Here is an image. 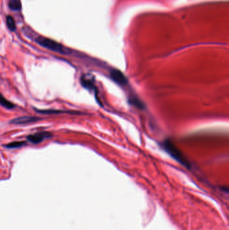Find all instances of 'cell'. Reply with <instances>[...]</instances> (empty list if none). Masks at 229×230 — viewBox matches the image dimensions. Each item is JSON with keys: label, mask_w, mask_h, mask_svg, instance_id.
Instances as JSON below:
<instances>
[{"label": "cell", "mask_w": 229, "mask_h": 230, "mask_svg": "<svg viewBox=\"0 0 229 230\" xmlns=\"http://www.w3.org/2000/svg\"><path fill=\"white\" fill-rule=\"evenodd\" d=\"M162 146L164 148V150L175 160H176L177 161H179V162L181 163V164L186 166V167L188 168L190 167L189 163L188 162L187 159H186L184 156V155L182 154L179 149L172 143L171 140L167 139L164 141L163 142Z\"/></svg>", "instance_id": "cell-1"}, {"label": "cell", "mask_w": 229, "mask_h": 230, "mask_svg": "<svg viewBox=\"0 0 229 230\" xmlns=\"http://www.w3.org/2000/svg\"><path fill=\"white\" fill-rule=\"evenodd\" d=\"M36 41L38 44H39L40 46H43V47L48 49L49 50H51L54 52H57L61 54H67V51L66 50L65 48L61 44L58 43V42L54 41L50 38L39 36L38 37Z\"/></svg>", "instance_id": "cell-2"}, {"label": "cell", "mask_w": 229, "mask_h": 230, "mask_svg": "<svg viewBox=\"0 0 229 230\" xmlns=\"http://www.w3.org/2000/svg\"><path fill=\"white\" fill-rule=\"evenodd\" d=\"M42 120V118L38 117H31V116H24L16 118L14 119H12L10 121V124L16 125H27L30 123L36 122L38 121H40Z\"/></svg>", "instance_id": "cell-3"}, {"label": "cell", "mask_w": 229, "mask_h": 230, "mask_svg": "<svg viewBox=\"0 0 229 230\" xmlns=\"http://www.w3.org/2000/svg\"><path fill=\"white\" fill-rule=\"evenodd\" d=\"M53 137L52 133H49V132H40V133H37L35 134L30 135L26 137L27 140L32 143L38 144L40 143L42 141L46 139V138H51Z\"/></svg>", "instance_id": "cell-4"}, {"label": "cell", "mask_w": 229, "mask_h": 230, "mask_svg": "<svg viewBox=\"0 0 229 230\" xmlns=\"http://www.w3.org/2000/svg\"><path fill=\"white\" fill-rule=\"evenodd\" d=\"M110 78L114 82L119 85H122V86L126 85L128 83L126 77L121 71L118 69H112L110 71Z\"/></svg>", "instance_id": "cell-5"}, {"label": "cell", "mask_w": 229, "mask_h": 230, "mask_svg": "<svg viewBox=\"0 0 229 230\" xmlns=\"http://www.w3.org/2000/svg\"><path fill=\"white\" fill-rule=\"evenodd\" d=\"M81 84L82 86L89 89H95L94 78L91 75H83L81 78Z\"/></svg>", "instance_id": "cell-6"}, {"label": "cell", "mask_w": 229, "mask_h": 230, "mask_svg": "<svg viewBox=\"0 0 229 230\" xmlns=\"http://www.w3.org/2000/svg\"><path fill=\"white\" fill-rule=\"evenodd\" d=\"M35 111L38 113L42 114H63V113H72L69 111H64V110H54V109H44V110H40V109H37L36 108H34Z\"/></svg>", "instance_id": "cell-7"}, {"label": "cell", "mask_w": 229, "mask_h": 230, "mask_svg": "<svg viewBox=\"0 0 229 230\" xmlns=\"http://www.w3.org/2000/svg\"><path fill=\"white\" fill-rule=\"evenodd\" d=\"M0 105L3 106V107L6 108L7 109H9V110L13 109L16 108V104H14L13 102H12L10 100L6 99L1 93H0Z\"/></svg>", "instance_id": "cell-8"}, {"label": "cell", "mask_w": 229, "mask_h": 230, "mask_svg": "<svg viewBox=\"0 0 229 230\" xmlns=\"http://www.w3.org/2000/svg\"><path fill=\"white\" fill-rule=\"evenodd\" d=\"M129 100L130 104L135 106L136 107H137L140 109H143L144 108H145V105H144L143 102L140 100L137 97H134V96L130 97Z\"/></svg>", "instance_id": "cell-9"}, {"label": "cell", "mask_w": 229, "mask_h": 230, "mask_svg": "<svg viewBox=\"0 0 229 230\" xmlns=\"http://www.w3.org/2000/svg\"><path fill=\"white\" fill-rule=\"evenodd\" d=\"M9 6L10 9L14 11H18L22 8V5H21V2L20 0H10Z\"/></svg>", "instance_id": "cell-10"}, {"label": "cell", "mask_w": 229, "mask_h": 230, "mask_svg": "<svg viewBox=\"0 0 229 230\" xmlns=\"http://www.w3.org/2000/svg\"><path fill=\"white\" fill-rule=\"evenodd\" d=\"M26 144V141H14L4 145V147L7 149H16L22 147Z\"/></svg>", "instance_id": "cell-11"}, {"label": "cell", "mask_w": 229, "mask_h": 230, "mask_svg": "<svg viewBox=\"0 0 229 230\" xmlns=\"http://www.w3.org/2000/svg\"><path fill=\"white\" fill-rule=\"evenodd\" d=\"M6 22H7V27L10 28V31H16V26L15 20H14L13 17H12L10 16H8L7 17V18H6Z\"/></svg>", "instance_id": "cell-12"}]
</instances>
